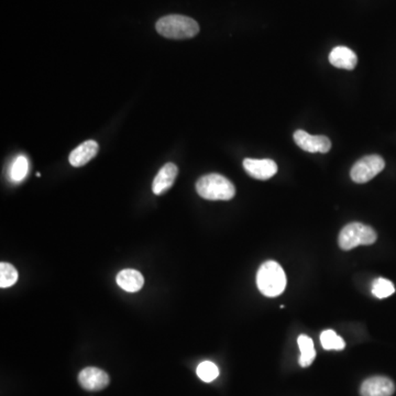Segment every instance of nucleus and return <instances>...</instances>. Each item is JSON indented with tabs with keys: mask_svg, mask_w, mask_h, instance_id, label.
Segmentation results:
<instances>
[{
	"mask_svg": "<svg viewBox=\"0 0 396 396\" xmlns=\"http://www.w3.org/2000/svg\"><path fill=\"white\" fill-rule=\"evenodd\" d=\"M159 35L164 38L184 40L194 38L199 33V26L195 20L182 15H169L158 20L156 24Z\"/></svg>",
	"mask_w": 396,
	"mask_h": 396,
	"instance_id": "obj_1",
	"label": "nucleus"
},
{
	"mask_svg": "<svg viewBox=\"0 0 396 396\" xmlns=\"http://www.w3.org/2000/svg\"><path fill=\"white\" fill-rule=\"evenodd\" d=\"M257 285L264 296L276 297L281 295L287 287V276L283 268L276 261L263 263L258 270Z\"/></svg>",
	"mask_w": 396,
	"mask_h": 396,
	"instance_id": "obj_2",
	"label": "nucleus"
},
{
	"mask_svg": "<svg viewBox=\"0 0 396 396\" xmlns=\"http://www.w3.org/2000/svg\"><path fill=\"white\" fill-rule=\"evenodd\" d=\"M196 190L201 197L208 201H231L236 195L235 185L220 174H207L196 183Z\"/></svg>",
	"mask_w": 396,
	"mask_h": 396,
	"instance_id": "obj_3",
	"label": "nucleus"
},
{
	"mask_svg": "<svg viewBox=\"0 0 396 396\" xmlns=\"http://www.w3.org/2000/svg\"><path fill=\"white\" fill-rule=\"evenodd\" d=\"M377 235L373 228L361 222H351L340 231L338 244L340 248L349 251L358 246H370L377 241Z\"/></svg>",
	"mask_w": 396,
	"mask_h": 396,
	"instance_id": "obj_4",
	"label": "nucleus"
},
{
	"mask_svg": "<svg viewBox=\"0 0 396 396\" xmlns=\"http://www.w3.org/2000/svg\"><path fill=\"white\" fill-rule=\"evenodd\" d=\"M386 168V162L382 156L372 154L364 156L354 163L351 169L350 177L358 184L369 182L375 179Z\"/></svg>",
	"mask_w": 396,
	"mask_h": 396,
	"instance_id": "obj_5",
	"label": "nucleus"
},
{
	"mask_svg": "<svg viewBox=\"0 0 396 396\" xmlns=\"http://www.w3.org/2000/svg\"><path fill=\"white\" fill-rule=\"evenodd\" d=\"M295 143L306 152L327 153L332 149V141L326 136H312L304 130L294 132Z\"/></svg>",
	"mask_w": 396,
	"mask_h": 396,
	"instance_id": "obj_6",
	"label": "nucleus"
},
{
	"mask_svg": "<svg viewBox=\"0 0 396 396\" xmlns=\"http://www.w3.org/2000/svg\"><path fill=\"white\" fill-rule=\"evenodd\" d=\"M78 382L86 391H102L107 388L110 377L104 370L89 367L80 371Z\"/></svg>",
	"mask_w": 396,
	"mask_h": 396,
	"instance_id": "obj_7",
	"label": "nucleus"
},
{
	"mask_svg": "<svg viewBox=\"0 0 396 396\" xmlns=\"http://www.w3.org/2000/svg\"><path fill=\"white\" fill-rule=\"evenodd\" d=\"M395 392V384L386 377H369L360 388L361 396H392Z\"/></svg>",
	"mask_w": 396,
	"mask_h": 396,
	"instance_id": "obj_8",
	"label": "nucleus"
},
{
	"mask_svg": "<svg viewBox=\"0 0 396 396\" xmlns=\"http://www.w3.org/2000/svg\"><path fill=\"white\" fill-rule=\"evenodd\" d=\"M244 168L250 177L261 181L273 177L278 172V164L270 159H263V160L246 159L244 161Z\"/></svg>",
	"mask_w": 396,
	"mask_h": 396,
	"instance_id": "obj_9",
	"label": "nucleus"
},
{
	"mask_svg": "<svg viewBox=\"0 0 396 396\" xmlns=\"http://www.w3.org/2000/svg\"><path fill=\"white\" fill-rule=\"evenodd\" d=\"M179 169L174 163H166L153 179L152 190L156 195H162L174 184Z\"/></svg>",
	"mask_w": 396,
	"mask_h": 396,
	"instance_id": "obj_10",
	"label": "nucleus"
},
{
	"mask_svg": "<svg viewBox=\"0 0 396 396\" xmlns=\"http://www.w3.org/2000/svg\"><path fill=\"white\" fill-rule=\"evenodd\" d=\"M98 149V143L94 140L84 142L71 152L70 158H69L71 165L75 166V168L85 165L96 156Z\"/></svg>",
	"mask_w": 396,
	"mask_h": 396,
	"instance_id": "obj_11",
	"label": "nucleus"
},
{
	"mask_svg": "<svg viewBox=\"0 0 396 396\" xmlns=\"http://www.w3.org/2000/svg\"><path fill=\"white\" fill-rule=\"evenodd\" d=\"M330 64L343 70H354L358 64V57L347 46H336L330 54Z\"/></svg>",
	"mask_w": 396,
	"mask_h": 396,
	"instance_id": "obj_12",
	"label": "nucleus"
},
{
	"mask_svg": "<svg viewBox=\"0 0 396 396\" xmlns=\"http://www.w3.org/2000/svg\"><path fill=\"white\" fill-rule=\"evenodd\" d=\"M116 281L123 291L129 293L138 292L145 284V278L139 271L132 270V269L120 271Z\"/></svg>",
	"mask_w": 396,
	"mask_h": 396,
	"instance_id": "obj_13",
	"label": "nucleus"
},
{
	"mask_svg": "<svg viewBox=\"0 0 396 396\" xmlns=\"http://www.w3.org/2000/svg\"><path fill=\"white\" fill-rule=\"evenodd\" d=\"M297 343L300 350V360H298L300 367H309L316 358V350H315L313 339L308 336L300 335L297 338Z\"/></svg>",
	"mask_w": 396,
	"mask_h": 396,
	"instance_id": "obj_14",
	"label": "nucleus"
},
{
	"mask_svg": "<svg viewBox=\"0 0 396 396\" xmlns=\"http://www.w3.org/2000/svg\"><path fill=\"white\" fill-rule=\"evenodd\" d=\"M29 173V161L24 156H17L16 160L11 164L9 177L15 183H20L27 177Z\"/></svg>",
	"mask_w": 396,
	"mask_h": 396,
	"instance_id": "obj_15",
	"label": "nucleus"
},
{
	"mask_svg": "<svg viewBox=\"0 0 396 396\" xmlns=\"http://www.w3.org/2000/svg\"><path fill=\"white\" fill-rule=\"evenodd\" d=\"M321 343L325 350H343L345 340L336 334L335 330H327L321 332Z\"/></svg>",
	"mask_w": 396,
	"mask_h": 396,
	"instance_id": "obj_16",
	"label": "nucleus"
},
{
	"mask_svg": "<svg viewBox=\"0 0 396 396\" xmlns=\"http://www.w3.org/2000/svg\"><path fill=\"white\" fill-rule=\"evenodd\" d=\"M18 281V271L10 263H0V287L1 289L12 287Z\"/></svg>",
	"mask_w": 396,
	"mask_h": 396,
	"instance_id": "obj_17",
	"label": "nucleus"
},
{
	"mask_svg": "<svg viewBox=\"0 0 396 396\" xmlns=\"http://www.w3.org/2000/svg\"><path fill=\"white\" fill-rule=\"evenodd\" d=\"M196 373L201 381L209 383L217 379L218 375H219V369L214 362L203 361L198 364Z\"/></svg>",
	"mask_w": 396,
	"mask_h": 396,
	"instance_id": "obj_18",
	"label": "nucleus"
},
{
	"mask_svg": "<svg viewBox=\"0 0 396 396\" xmlns=\"http://www.w3.org/2000/svg\"><path fill=\"white\" fill-rule=\"evenodd\" d=\"M394 292H395V289H394L393 283L386 278H377V281L373 283L372 294L380 300L391 296Z\"/></svg>",
	"mask_w": 396,
	"mask_h": 396,
	"instance_id": "obj_19",
	"label": "nucleus"
}]
</instances>
